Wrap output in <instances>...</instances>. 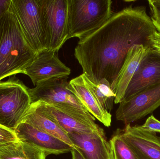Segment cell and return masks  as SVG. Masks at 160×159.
Masks as SVG:
<instances>
[{"label": "cell", "instance_id": "9", "mask_svg": "<svg viewBox=\"0 0 160 159\" xmlns=\"http://www.w3.org/2000/svg\"><path fill=\"white\" fill-rule=\"evenodd\" d=\"M68 78V77L51 78L38 83L33 88H29L32 103L42 101L88 112L69 89Z\"/></svg>", "mask_w": 160, "mask_h": 159}, {"label": "cell", "instance_id": "10", "mask_svg": "<svg viewBox=\"0 0 160 159\" xmlns=\"http://www.w3.org/2000/svg\"><path fill=\"white\" fill-rule=\"evenodd\" d=\"M58 53V51L48 49L42 51L25 69L23 74L30 77L34 86L51 78L70 74L71 70L60 60Z\"/></svg>", "mask_w": 160, "mask_h": 159}, {"label": "cell", "instance_id": "4", "mask_svg": "<svg viewBox=\"0 0 160 159\" xmlns=\"http://www.w3.org/2000/svg\"><path fill=\"white\" fill-rule=\"evenodd\" d=\"M32 104L29 88L13 76L0 81V125L14 131Z\"/></svg>", "mask_w": 160, "mask_h": 159}, {"label": "cell", "instance_id": "15", "mask_svg": "<svg viewBox=\"0 0 160 159\" xmlns=\"http://www.w3.org/2000/svg\"><path fill=\"white\" fill-rule=\"evenodd\" d=\"M152 48L143 45H135L129 50L122 67L116 79L112 91L116 95L114 103L124 100L130 82L144 58Z\"/></svg>", "mask_w": 160, "mask_h": 159}, {"label": "cell", "instance_id": "16", "mask_svg": "<svg viewBox=\"0 0 160 159\" xmlns=\"http://www.w3.org/2000/svg\"><path fill=\"white\" fill-rule=\"evenodd\" d=\"M68 88L76 95L85 108L105 127L111 126L112 115L104 110L99 102L84 73L70 80Z\"/></svg>", "mask_w": 160, "mask_h": 159}, {"label": "cell", "instance_id": "21", "mask_svg": "<svg viewBox=\"0 0 160 159\" xmlns=\"http://www.w3.org/2000/svg\"><path fill=\"white\" fill-rule=\"evenodd\" d=\"M150 17L157 31L160 32V0H148Z\"/></svg>", "mask_w": 160, "mask_h": 159}, {"label": "cell", "instance_id": "11", "mask_svg": "<svg viewBox=\"0 0 160 159\" xmlns=\"http://www.w3.org/2000/svg\"><path fill=\"white\" fill-rule=\"evenodd\" d=\"M14 132L18 141L35 147L47 156L71 152L74 148L64 141L22 121Z\"/></svg>", "mask_w": 160, "mask_h": 159}, {"label": "cell", "instance_id": "17", "mask_svg": "<svg viewBox=\"0 0 160 159\" xmlns=\"http://www.w3.org/2000/svg\"><path fill=\"white\" fill-rule=\"evenodd\" d=\"M22 121L28 123L35 128L47 133L74 147L68 133L56 122L40 111L34 103L31 104Z\"/></svg>", "mask_w": 160, "mask_h": 159}, {"label": "cell", "instance_id": "3", "mask_svg": "<svg viewBox=\"0 0 160 159\" xmlns=\"http://www.w3.org/2000/svg\"><path fill=\"white\" fill-rule=\"evenodd\" d=\"M68 40L80 39L101 27L114 12L111 0H68Z\"/></svg>", "mask_w": 160, "mask_h": 159}, {"label": "cell", "instance_id": "6", "mask_svg": "<svg viewBox=\"0 0 160 159\" xmlns=\"http://www.w3.org/2000/svg\"><path fill=\"white\" fill-rule=\"evenodd\" d=\"M10 7L31 48L37 54L48 49L38 0H11Z\"/></svg>", "mask_w": 160, "mask_h": 159}, {"label": "cell", "instance_id": "5", "mask_svg": "<svg viewBox=\"0 0 160 159\" xmlns=\"http://www.w3.org/2000/svg\"><path fill=\"white\" fill-rule=\"evenodd\" d=\"M47 49L59 51L68 40V0H38Z\"/></svg>", "mask_w": 160, "mask_h": 159}, {"label": "cell", "instance_id": "1", "mask_svg": "<svg viewBox=\"0 0 160 159\" xmlns=\"http://www.w3.org/2000/svg\"><path fill=\"white\" fill-rule=\"evenodd\" d=\"M156 31L145 6L130 5L79 39L74 55L90 81L105 78L112 90L129 50L135 45L151 47L149 38Z\"/></svg>", "mask_w": 160, "mask_h": 159}, {"label": "cell", "instance_id": "20", "mask_svg": "<svg viewBox=\"0 0 160 159\" xmlns=\"http://www.w3.org/2000/svg\"><path fill=\"white\" fill-rule=\"evenodd\" d=\"M112 159H139L118 130L109 142Z\"/></svg>", "mask_w": 160, "mask_h": 159}, {"label": "cell", "instance_id": "23", "mask_svg": "<svg viewBox=\"0 0 160 159\" xmlns=\"http://www.w3.org/2000/svg\"><path fill=\"white\" fill-rule=\"evenodd\" d=\"M18 141L14 131L0 125V145Z\"/></svg>", "mask_w": 160, "mask_h": 159}, {"label": "cell", "instance_id": "25", "mask_svg": "<svg viewBox=\"0 0 160 159\" xmlns=\"http://www.w3.org/2000/svg\"><path fill=\"white\" fill-rule=\"evenodd\" d=\"M11 0H0V19L9 9Z\"/></svg>", "mask_w": 160, "mask_h": 159}, {"label": "cell", "instance_id": "8", "mask_svg": "<svg viewBox=\"0 0 160 159\" xmlns=\"http://www.w3.org/2000/svg\"><path fill=\"white\" fill-rule=\"evenodd\" d=\"M160 106V82L119 103L116 112L117 120L126 125L152 114Z\"/></svg>", "mask_w": 160, "mask_h": 159}, {"label": "cell", "instance_id": "18", "mask_svg": "<svg viewBox=\"0 0 160 159\" xmlns=\"http://www.w3.org/2000/svg\"><path fill=\"white\" fill-rule=\"evenodd\" d=\"M47 157L42 150L19 141L0 145V159H46Z\"/></svg>", "mask_w": 160, "mask_h": 159}, {"label": "cell", "instance_id": "26", "mask_svg": "<svg viewBox=\"0 0 160 159\" xmlns=\"http://www.w3.org/2000/svg\"><path fill=\"white\" fill-rule=\"evenodd\" d=\"M71 153L72 155V159H84L78 150L75 147L73 148Z\"/></svg>", "mask_w": 160, "mask_h": 159}, {"label": "cell", "instance_id": "2", "mask_svg": "<svg viewBox=\"0 0 160 159\" xmlns=\"http://www.w3.org/2000/svg\"><path fill=\"white\" fill-rule=\"evenodd\" d=\"M37 55L25 40L10 6L0 19V81L24 73Z\"/></svg>", "mask_w": 160, "mask_h": 159}, {"label": "cell", "instance_id": "7", "mask_svg": "<svg viewBox=\"0 0 160 159\" xmlns=\"http://www.w3.org/2000/svg\"><path fill=\"white\" fill-rule=\"evenodd\" d=\"M33 103L68 133H91L102 129L96 124L95 118L87 111L42 101Z\"/></svg>", "mask_w": 160, "mask_h": 159}, {"label": "cell", "instance_id": "13", "mask_svg": "<svg viewBox=\"0 0 160 159\" xmlns=\"http://www.w3.org/2000/svg\"><path fill=\"white\" fill-rule=\"evenodd\" d=\"M122 136L139 159H160V137L140 126L126 125Z\"/></svg>", "mask_w": 160, "mask_h": 159}, {"label": "cell", "instance_id": "14", "mask_svg": "<svg viewBox=\"0 0 160 159\" xmlns=\"http://www.w3.org/2000/svg\"><path fill=\"white\" fill-rule=\"evenodd\" d=\"M68 135L84 159H112L110 143L103 129L91 133H68Z\"/></svg>", "mask_w": 160, "mask_h": 159}, {"label": "cell", "instance_id": "12", "mask_svg": "<svg viewBox=\"0 0 160 159\" xmlns=\"http://www.w3.org/2000/svg\"><path fill=\"white\" fill-rule=\"evenodd\" d=\"M160 82V54L151 48L130 82L124 100Z\"/></svg>", "mask_w": 160, "mask_h": 159}, {"label": "cell", "instance_id": "22", "mask_svg": "<svg viewBox=\"0 0 160 159\" xmlns=\"http://www.w3.org/2000/svg\"><path fill=\"white\" fill-rule=\"evenodd\" d=\"M140 127L145 131L152 133H160V121L156 119L153 115H150L144 124Z\"/></svg>", "mask_w": 160, "mask_h": 159}, {"label": "cell", "instance_id": "19", "mask_svg": "<svg viewBox=\"0 0 160 159\" xmlns=\"http://www.w3.org/2000/svg\"><path fill=\"white\" fill-rule=\"evenodd\" d=\"M88 80L99 102L104 110L110 113L112 109L116 97L110 83L105 78H102L97 84Z\"/></svg>", "mask_w": 160, "mask_h": 159}, {"label": "cell", "instance_id": "24", "mask_svg": "<svg viewBox=\"0 0 160 159\" xmlns=\"http://www.w3.org/2000/svg\"><path fill=\"white\" fill-rule=\"evenodd\" d=\"M150 46L160 54V32L156 31L149 38Z\"/></svg>", "mask_w": 160, "mask_h": 159}]
</instances>
